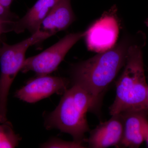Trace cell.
Masks as SVG:
<instances>
[{
    "label": "cell",
    "instance_id": "cell-1",
    "mask_svg": "<svg viewBox=\"0 0 148 148\" xmlns=\"http://www.w3.org/2000/svg\"><path fill=\"white\" fill-rule=\"evenodd\" d=\"M131 44L125 37L114 47L72 67L73 83L83 88L92 98L91 112L100 110L105 92L125 65Z\"/></svg>",
    "mask_w": 148,
    "mask_h": 148
},
{
    "label": "cell",
    "instance_id": "cell-2",
    "mask_svg": "<svg viewBox=\"0 0 148 148\" xmlns=\"http://www.w3.org/2000/svg\"><path fill=\"white\" fill-rule=\"evenodd\" d=\"M116 82V94L110 108L111 116L127 112H148L146 82L142 47L132 44L128 48L126 62Z\"/></svg>",
    "mask_w": 148,
    "mask_h": 148
},
{
    "label": "cell",
    "instance_id": "cell-3",
    "mask_svg": "<svg viewBox=\"0 0 148 148\" xmlns=\"http://www.w3.org/2000/svg\"><path fill=\"white\" fill-rule=\"evenodd\" d=\"M92 99L85 90L73 84L67 89L56 108L47 117V129L55 128L71 135L73 140L83 143L89 128L86 119L88 112L92 111Z\"/></svg>",
    "mask_w": 148,
    "mask_h": 148
},
{
    "label": "cell",
    "instance_id": "cell-4",
    "mask_svg": "<svg viewBox=\"0 0 148 148\" xmlns=\"http://www.w3.org/2000/svg\"><path fill=\"white\" fill-rule=\"evenodd\" d=\"M40 30L20 42L10 45L2 41L0 47V123L7 121V105L10 89L24 64L25 54L30 47L53 36Z\"/></svg>",
    "mask_w": 148,
    "mask_h": 148
},
{
    "label": "cell",
    "instance_id": "cell-5",
    "mask_svg": "<svg viewBox=\"0 0 148 148\" xmlns=\"http://www.w3.org/2000/svg\"><path fill=\"white\" fill-rule=\"evenodd\" d=\"M85 36V32L66 35L41 53L25 59L21 71H33L38 76L48 75L58 68L69 51Z\"/></svg>",
    "mask_w": 148,
    "mask_h": 148
},
{
    "label": "cell",
    "instance_id": "cell-6",
    "mask_svg": "<svg viewBox=\"0 0 148 148\" xmlns=\"http://www.w3.org/2000/svg\"><path fill=\"white\" fill-rule=\"evenodd\" d=\"M69 81L65 78L38 76L17 90L15 96L28 103H36L53 94H63L67 89Z\"/></svg>",
    "mask_w": 148,
    "mask_h": 148
},
{
    "label": "cell",
    "instance_id": "cell-7",
    "mask_svg": "<svg viewBox=\"0 0 148 148\" xmlns=\"http://www.w3.org/2000/svg\"><path fill=\"white\" fill-rule=\"evenodd\" d=\"M121 114L123 132L117 147H139L147 136L148 112L131 111Z\"/></svg>",
    "mask_w": 148,
    "mask_h": 148
},
{
    "label": "cell",
    "instance_id": "cell-8",
    "mask_svg": "<svg viewBox=\"0 0 148 148\" xmlns=\"http://www.w3.org/2000/svg\"><path fill=\"white\" fill-rule=\"evenodd\" d=\"M123 132L121 114L112 115L108 120L102 123L90 131L87 143L92 148H106L119 145Z\"/></svg>",
    "mask_w": 148,
    "mask_h": 148
},
{
    "label": "cell",
    "instance_id": "cell-9",
    "mask_svg": "<svg viewBox=\"0 0 148 148\" xmlns=\"http://www.w3.org/2000/svg\"><path fill=\"white\" fill-rule=\"evenodd\" d=\"M58 1L38 0L22 18L12 22L11 31L18 34L27 30L32 34H35L40 30L43 21Z\"/></svg>",
    "mask_w": 148,
    "mask_h": 148
},
{
    "label": "cell",
    "instance_id": "cell-10",
    "mask_svg": "<svg viewBox=\"0 0 148 148\" xmlns=\"http://www.w3.org/2000/svg\"><path fill=\"white\" fill-rule=\"evenodd\" d=\"M71 0H58L41 26L40 30L53 34L67 29L75 20Z\"/></svg>",
    "mask_w": 148,
    "mask_h": 148
},
{
    "label": "cell",
    "instance_id": "cell-11",
    "mask_svg": "<svg viewBox=\"0 0 148 148\" xmlns=\"http://www.w3.org/2000/svg\"><path fill=\"white\" fill-rule=\"evenodd\" d=\"M20 140L10 123L6 121L0 125V148L15 147Z\"/></svg>",
    "mask_w": 148,
    "mask_h": 148
},
{
    "label": "cell",
    "instance_id": "cell-12",
    "mask_svg": "<svg viewBox=\"0 0 148 148\" xmlns=\"http://www.w3.org/2000/svg\"><path fill=\"white\" fill-rule=\"evenodd\" d=\"M42 148H84L81 142L66 141L57 138H53L41 145Z\"/></svg>",
    "mask_w": 148,
    "mask_h": 148
},
{
    "label": "cell",
    "instance_id": "cell-13",
    "mask_svg": "<svg viewBox=\"0 0 148 148\" xmlns=\"http://www.w3.org/2000/svg\"><path fill=\"white\" fill-rule=\"evenodd\" d=\"M0 18L9 21H14L17 20L18 17L15 14L11 12L8 9L3 6L0 4Z\"/></svg>",
    "mask_w": 148,
    "mask_h": 148
},
{
    "label": "cell",
    "instance_id": "cell-14",
    "mask_svg": "<svg viewBox=\"0 0 148 148\" xmlns=\"http://www.w3.org/2000/svg\"><path fill=\"white\" fill-rule=\"evenodd\" d=\"M12 21H6L0 18V38L2 34L11 32L10 25Z\"/></svg>",
    "mask_w": 148,
    "mask_h": 148
},
{
    "label": "cell",
    "instance_id": "cell-15",
    "mask_svg": "<svg viewBox=\"0 0 148 148\" xmlns=\"http://www.w3.org/2000/svg\"><path fill=\"white\" fill-rule=\"evenodd\" d=\"M14 0H0V4L5 8L10 9V6Z\"/></svg>",
    "mask_w": 148,
    "mask_h": 148
},
{
    "label": "cell",
    "instance_id": "cell-16",
    "mask_svg": "<svg viewBox=\"0 0 148 148\" xmlns=\"http://www.w3.org/2000/svg\"><path fill=\"white\" fill-rule=\"evenodd\" d=\"M145 24L146 25H147V26L148 27V18H147L146 19V21H145Z\"/></svg>",
    "mask_w": 148,
    "mask_h": 148
},
{
    "label": "cell",
    "instance_id": "cell-17",
    "mask_svg": "<svg viewBox=\"0 0 148 148\" xmlns=\"http://www.w3.org/2000/svg\"><path fill=\"white\" fill-rule=\"evenodd\" d=\"M147 101L148 106V84L147 85Z\"/></svg>",
    "mask_w": 148,
    "mask_h": 148
},
{
    "label": "cell",
    "instance_id": "cell-18",
    "mask_svg": "<svg viewBox=\"0 0 148 148\" xmlns=\"http://www.w3.org/2000/svg\"><path fill=\"white\" fill-rule=\"evenodd\" d=\"M146 141H147V144L148 145V133L147 136V138H146Z\"/></svg>",
    "mask_w": 148,
    "mask_h": 148
},
{
    "label": "cell",
    "instance_id": "cell-19",
    "mask_svg": "<svg viewBox=\"0 0 148 148\" xmlns=\"http://www.w3.org/2000/svg\"><path fill=\"white\" fill-rule=\"evenodd\" d=\"M2 41V40L1 39V38H0V47H1V45Z\"/></svg>",
    "mask_w": 148,
    "mask_h": 148
}]
</instances>
